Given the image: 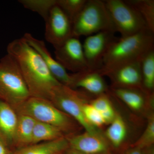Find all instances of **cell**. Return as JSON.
Wrapping results in <instances>:
<instances>
[{
  "label": "cell",
  "mask_w": 154,
  "mask_h": 154,
  "mask_svg": "<svg viewBox=\"0 0 154 154\" xmlns=\"http://www.w3.org/2000/svg\"><path fill=\"white\" fill-rule=\"evenodd\" d=\"M13 108L17 114L28 116L36 121L56 127L63 132L70 130L72 127V122L67 114L47 99L30 96Z\"/></svg>",
  "instance_id": "cell-5"
},
{
  "label": "cell",
  "mask_w": 154,
  "mask_h": 154,
  "mask_svg": "<svg viewBox=\"0 0 154 154\" xmlns=\"http://www.w3.org/2000/svg\"><path fill=\"white\" fill-rule=\"evenodd\" d=\"M13 152L5 144L0 140V154H12Z\"/></svg>",
  "instance_id": "cell-29"
},
{
  "label": "cell",
  "mask_w": 154,
  "mask_h": 154,
  "mask_svg": "<svg viewBox=\"0 0 154 154\" xmlns=\"http://www.w3.org/2000/svg\"><path fill=\"white\" fill-rule=\"evenodd\" d=\"M149 148V150H148L146 152V154H154L153 150H152V149H150Z\"/></svg>",
  "instance_id": "cell-32"
},
{
  "label": "cell",
  "mask_w": 154,
  "mask_h": 154,
  "mask_svg": "<svg viewBox=\"0 0 154 154\" xmlns=\"http://www.w3.org/2000/svg\"><path fill=\"white\" fill-rule=\"evenodd\" d=\"M104 1L113 20L116 32L120 33L121 37L130 36L149 29L140 14L125 1Z\"/></svg>",
  "instance_id": "cell-7"
},
{
  "label": "cell",
  "mask_w": 154,
  "mask_h": 154,
  "mask_svg": "<svg viewBox=\"0 0 154 154\" xmlns=\"http://www.w3.org/2000/svg\"><path fill=\"white\" fill-rule=\"evenodd\" d=\"M125 2L138 12L148 27L154 33V0H125Z\"/></svg>",
  "instance_id": "cell-20"
},
{
  "label": "cell",
  "mask_w": 154,
  "mask_h": 154,
  "mask_svg": "<svg viewBox=\"0 0 154 154\" xmlns=\"http://www.w3.org/2000/svg\"><path fill=\"white\" fill-rule=\"evenodd\" d=\"M74 88H81L91 94H103L107 89L105 81L99 70L88 69L72 74Z\"/></svg>",
  "instance_id": "cell-15"
},
{
  "label": "cell",
  "mask_w": 154,
  "mask_h": 154,
  "mask_svg": "<svg viewBox=\"0 0 154 154\" xmlns=\"http://www.w3.org/2000/svg\"><path fill=\"white\" fill-rule=\"evenodd\" d=\"M101 114L105 123H111L116 115L112 107L101 113Z\"/></svg>",
  "instance_id": "cell-28"
},
{
  "label": "cell",
  "mask_w": 154,
  "mask_h": 154,
  "mask_svg": "<svg viewBox=\"0 0 154 154\" xmlns=\"http://www.w3.org/2000/svg\"><path fill=\"white\" fill-rule=\"evenodd\" d=\"M7 51L18 64L30 96L49 101L54 89L61 84L51 74L40 54L22 37L9 43Z\"/></svg>",
  "instance_id": "cell-1"
},
{
  "label": "cell",
  "mask_w": 154,
  "mask_h": 154,
  "mask_svg": "<svg viewBox=\"0 0 154 154\" xmlns=\"http://www.w3.org/2000/svg\"><path fill=\"white\" fill-rule=\"evenodd\" d=\"M22 38L40 54L56 79L62 85L74 89L72 74L68 73L66 70L52 57L44 41L35 38L30 33H25Z\"/></svg>",
  "instance_id": "cell-12"
},
{
  "label": "cell",
  "mask_w": 154,
  "mask_h": 154,
  "mask_svg": "<svg viewBox=\"0 0 154 154\" xmlns=\"http://www.w3.org/2000/svg\"><path fill=\"white\" fill-rule=\"evenodd\" d=\"M140 64L142 88L151 93L154 88V48L141 57Z\"/></svg>",
  "instance_id": "cell-18"
},
{
  "label": "cell",
  "mask_w": 154,
  "mask_h": 154,
  "mask_svg": "<svg viewBox=\"0 0 154 154\" xmlns=\"http://www.w3.org/2000/svg\"><path fill=\"white\" fill-rule=\"evenodd\" d=\"M82 109L86 119L93 126L96 128L105 124L101 113L91 104L84 103L82 105Z\"/></svg>",
  "instance_id": "cell-26"
},
{
  "label": "cell",
  "mask_w": 154,
  "mask_h": 154,
  "mask_svg": "<svg viewBox=\"0 0 154 154\" xmlns=\"http://www.w3.org/2000/svg\"><path fill=\"white\" fill-rule=\"evenodd\" d=\"M154 33L146 29L130 36L118 38L110 45L104 57L102 73L120 65L140 60L154 48Z\"/></svg>",
  "instance_id": "cell-2"
},
{
  "label": "cell",
  "mask_w": 154,
  "mask_h": 154,
  "mask_svg": "<svg viewBox=\"0 0 154 154\" xmlns=\"http://www.w3.org/2000/svg\"><path fill=\"white\" fill-rule=\"evenodd\" d=\"M113 92L116 96L134 110H139L144 103L143 94L136 89L114 88Z\"/></svg>",
  "instance_id": "cell-21"
},
{
  "label": "cell",
  "mask_w": 154,
  "mask_h": 154,
  "mask_svg": "<svg viewBox=\"0 0 154 154\" xmlns=\"http://www.w3.org/2000/svg\"><path fill=\"white\" fill-rule=\"evenodd\" d=\"M140 59L122 64L101 75L111 78L114 88H142Z\"/></svg>",
  "instance_id": "cell-11"
},
{
  "label": "cell",
  "mask_w": 154,
  "mask_h": 154,
  "mask_svg": "<svg viewBox=\"0 0 154 154\" xmlns=\"http://www.w3.org/2000/svg\"><path fill=\"white\" fill-rule=\"evenodd\" d=\"M69 146L85 154H99L105 152L108 145L100 134L86 132L68 139Z\"/></svg>",
  "instance_id": "cell-13"
},
{
  "label": "cell",
  "mask_w": 154,
  "mask_h": 154,
  "mask_svg": "<svg viewBox=\"0 0 154 154\" xmlns=\"http://www.w3.org/2000/svg\"><path fill=\"white\" fill-rule=\"evenodd\" d=\"M103 31L116 32L104 1L88 0L72 22V36L79 38Z\"/></svg>",
  "instance_id": "cell-3"
},
{
  "label": "cell",
  "mask_w": 154,
  "mask_h": 154,
  "mask_svg": "<svg viewBox=\"0 0 154 154\" xmlns=\"http://www.w3.org/2000/svg\"><path fill=\"white\" fill-rule=\"evenodd\" d=\"M63 137V132L59 128L50 124L36 121L33 130L32 145Z\"/></svg>",
  "instance_id": "cell-19"
},
{
  "label": "cell",
  "mask_w": 154,
  "mask_h": 154,
  "mask_svg": "<svg viewBox=\"0 0 154 154\" xmlns=\"http://www.w3.org/2000/svg\"><path fill=\"white\" fill-rule=\"evenodd\" d=\"M54 49L56 60L66 70L76 73L88 69L79 38L72 36Z\"/></svg>",
  "instance_id": "cell-10"
},
{
  "label": "cell",
  "mask_w": 154,
  "mask_h": 154,
  "mask_svg": "<svg viewBox=\"0 0 154 154\" xmlns=\"http://www.w3.org/2000/svg\"><path fill=\"white\" fill-rule=\"evenodd\" d=\"M91 104L100 113L112 107L107 96L102 94L93 100Z\"/></svg>",
  "instance_id": "cell-27"
},
{
  "label": "cell",
  "mask_w": 154,
  "mask_h": 154,
  "mask_svg": "<svg viewBox=\"0 0 154 154\" xmlns=\"http://www.w3.org/2000/svg\"><path fill=\"white\" fill-rule=\"evenodd\" d=\"M154 143V117L149 118L147 125L141 136L135 143L134 147L141 150L150 147Z\"/></svg>",
  "instance_id": "cell-25"
},
{
  "label": "cell",
  "mask_w": 154,
  "mask_h": 154,
  "mask_svg": "<svg viewBox=\"0 0 154 154\" xmlns=\"http://www.w3.org/2000/svg\"><path fill=\"white\" fill-rule=\"evenodd\" d=\"M88 0H57V5L66 14L72 23Z\"/></svg>",
  "instance_id": "cell-24"
},
{
  "label": "cell",
  "mask_w": 154,
  "mask_h": 154,
  "mask_svg": "<svg viewBox=\"0 0 154 154\" xmlns=\"http://www.w3.org/2000/svg\"><path fill=\"white\" fill-rule=\"evenodd\" d=\"M126 125L121 116L116 115L106 131V136L115 147L119 146L126 137Z\"/></svg>",
  "instance_id": "cell-22"
},
{
  "label": "cell",
  "mask_w": 154,
  "mask_h": 154,
  "mask_svg": "<svg viewBox=\"0 0 154 154\" xmlns=\"http://www.w3.org/2000/svg\"><path fill=\"white\" fill-rule=\"evenodd\" d=\"M69 148L67 139L64 137L18 149L12 154H63Z\"/></svg>",
  "instance_id": "cell-16"
},
{
  "label": "cell",
  "mask_w": 154,
  "mask_h": 154,
  "mask_svg": "<svg viewBox=\"0 0 154 154\" xmlns=\"http://www.w3.org/2000/svg\"><path fill=\"white\" fill-rule=\"evenodd\" d=\"M19 2L26 8L38 13L45 20L57 0H20Z\"/></svg>",
  "instance_id": "cell-23"
},
{
  "label": "cell",
  "mask_w": 154,
  "mask_h": 154,
  "mask_svg": "<svg viewBox=\"0 0 154 154\" xmlns=\"http://www.w3.org/2000/svg\"><path fill=\"white\" fill-rule=\"evenodd\" d=\"M44 20L45 39L54 47L59 46L72 36V23L57 3Z\"/></svg>",
  "instance_id": "cell-9"
},
{
  "label": "cell",
  "mask_w": 154,
  "mask_h": 154,
  "mask_svg": "<svg viewBox=\"0 0 154 154\" xmlns=\"http://www.w3.org/2000/svg\"><path fill=\"white\" fill-rule=\"evenodd\" d=\"M18 120L14 146L18 149L32 145L33 128L36 121L28 116L17 114Z\"/></svg>",
  "instance_id": "cell-17"
},
{
  "label": "cell",
  "mask_w": 154,
  "mask_h": 154,
  "mask_svg": "<svg viewBox=\"0 0 154 154\" xmlns=\"http://www.w3.org/2000/svg\"><path fill=\"white\" fill-rule=\"evenodd\" d=\"M30 96L18 64L8 54L0 60V98L14 107Z\"/></svg>",
  "instance_id": "cell-4"
},
{
  "label": "cell",
  "mask_w": 154,
  "mask_h": 154,
  "mask_svg": "<svg viewBox=\"0 0 154 154\" xmlns=\"http://www.w3.org/2000/svg\"><path fill=\"white\" fill-rule=\"evenodd\" d=\"M18 115L13 107L0 98V140L9 148H14Z\"/></svg>",
  "instance_id": "cell-14"
},
{
  "label": "cell",
  "mask_w": 154,
  "mask_h": 154,
  "mask_svg": "<svg viewBox=\"0 0 154 154\" xmlns=\"http://www.w3.org/2000/svg\"><path fill=\"white\" fill-rule=\"evenodd\" d=\"M49 101L59 109L74 119L87 132L99 134L96 127L90 124L84 115L83 94L74 89L60 84L56 87Z\"/></svg>",
  "instance_id": "cell-6"
},
{
  "label": "cell",
  "mask_w": 154,
  "mask_h": 154,
  "mask_svg": "<svg viewBox=\"0 0 154 154\" xmlns=\"http://www.w3.org/2000/svg\"><path fill=\"white\" fill-rule=\"evenodd\" d=\"M67 154H85L81 152L75 150L73 149H71V150L68 152Z\"/></svg>",
  "instance_id": "cell-31"
},
{
  "label": "cell",
  "mask_w": 154,
  "mask_h": 154,
  "mask_svg": "<svg viewBox=\"0 0 154 154\" xmlns=\"http://www.w3.org/2000/svg\"><path fill=\"white\" fill-rule=\"evenodd\" d=\"M126 154H143L141 150L140 149L134 147V148L128 151Z\"/></svg>",
  "instance_id": "cell-30"
},
{
  "label": "cell",
  "mask_w": 154,
  "mask_h": 154,
  "mask_svg": "<svg viewBox=\"0 0 154 154\" xmlns=\"http://www.w3.org/2000/svg\"><path fill=\"white\" fill-rule=\"evenodd\" d=\"M115 33L103 31L87 36L82 47L89 69L99 70L102 68L107 50L118 38L116 37Z\"/></svg>",
  "instance_id": "cell-8"
}]
</instances>
